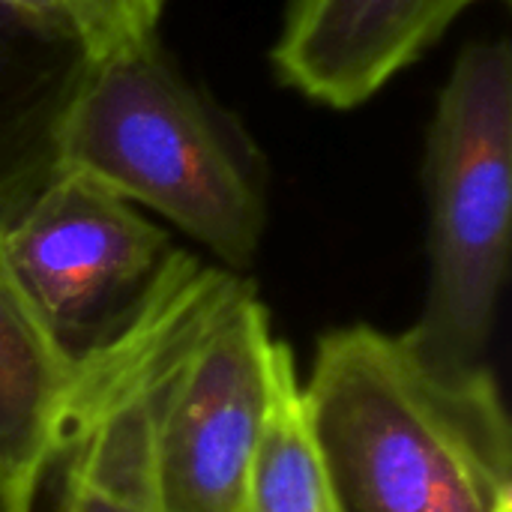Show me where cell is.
Masks as SVG:
<instances>
[{"mask_svg": "<svg viewBox=\"0 0 512 512\" xmlns=\"http://www.w3.org/2000/svg\"><path fill=\"white\" fill-rule=\"evenodd\" d=\"M345 512H512V438L495 372L444 366L405 333L330 330L300 381Z\"/></svg>", "mask_w": 512, "mask_h": 512, "instance_id": "6da1fadb", "label": "cell"}, {"mask_svg": "<svg viewBox=\"0 0 512 512\" xmlns=\"http://www.w3.org/2000/svg\"><path fill=\"white\" fill-rule=\"evenodd\" d=\"M57 171L153 210L231 273H249L261 252L267 156L159 36L87 60L57 123Z\"/></svg>", "mask_w": 512, "mask_h": 512, "instance_id": "7a4b0ae2", "label": "cell"}, {"mask_svg": "<svg viewBox=\"0 0 512 512\" xmlns=\"http://www.w3.org/2000/svg\"><path fill=\"white\" fill-rule=\"evenodd\" d=\"M243 279L171 249L132 309L72 354L27 512H162V423L174 378Z\"/></svg>", "mask_w": 512, "mask_h": 512, "instance_id": "3957f363", "label": "cell"}, {"mask_svg": "<svg viewBox=\"0 0 512 512\" xmlns=\"http://www.w3.org/2000/svg\"><path fill=\"white\" fill-rule=\"evenodd\" d=\"M429 288L405 336L444 366H480L495 333L512 246V45H465L426 129Z\"/></svg>", "mask_w": 512, "mask_h": 512, "instance_id": "277c9868", "label": "cell"}, {"mask_svg": "<svg viewBox=\"0 0 512 512\" xmlns=\"http://www.w3.org/2000/svg\"><path fill=\"white\" fill-rule=\"evenodd\" d=\"M168 252L159 225L78 171H57L0 231L12 279L69 354L78 336L99 339L132 309Z\"/></svg>", "mask_w": 512, "mask_h": 512, "instance_id": "5b68a950", "label": "cell"}, {"mask_svg": "<svg viewBox=\"0 0 512 512\" xmlns=\"http://www.w3.org/2000/svg\"><path fill=\"white\" fill-rule=\"evenodd\" d=\"M279 339L249 279L186 354L162 423V512H240Z\"/></svg>", "mask_w": 512, "mask_h": 512, "instance_id": "8992f818", "label": "cell"}, {"mask_svg": "<svg viewBox=\"0 0 512 512\" xmlns=\"http://www.w3.org/2000/svg\"><path fill=\"white\" fill-rule=\"evenodd\" d=\"M477 3L483 0H288L270 63L282 87L351 111L426 57Z\"/></svg>", "mask_w": 512, "mask_h": 512, "instance_id": "52a82bcc", "label": "cell"}, {"mask_svg": "<svg viewBox=\"0 0 512 512\" xmlns=\"http://www.w3.org/2000/svg\"><path fill=\"white\" fill-rule=\"evenodd\" d=\"M87 60L78 39L0 9V231L57 174V123Z\"/></svg>", "mask_w": 512, "mask_h": 512, "instance_id": "ba28073f", "label": "cell"}, {"mask_svg": "<svg viewBox=\"0 0 512 512\" xmlns=\"http://www.w3.org/2000/svg\"><path fill=\"white\" fill-rule=\"evenodd\" d=\"M72 354L39 321L0 255V480L27 498L54 438Z\"/></svg>", "mask_w": 512, "mask_h": 512, "instance_id": "9c48e42d", "label": "cell"}, {"mask_svg": "<svg viewBox=\"0 0 512 512\" xmlns=\"http://www.w3.org/2000/svg\"><path fill=\"white\" fill-rule=\"evenodd\" d=\"M240 512H345L309 429L285 342L273 351L267 417Z\"/></svg>", "mask_w": 512, "mask_h": 512, "instance_id": "30bf717a", "label": "cell"}, {"mask_svg": "<svg viewBox=\"0 0 512 512\" xmlns=\"http://www.w3.org/2000/svg\"><path fill=\"white\" fill-rule=\"evenodd\" d=\"M168 0H69L87 57L156 39Z\"/></svg>", "mask_w": 512, "mask_h": 512, "instance_id": "8fae6325", "label": "cell"}, {"mask_svg": "<svg viewBox=\"0 0 512 512\" xmlns=\"http://www.w3.org/2000/svg\"><path fill=\"white\" fill-rule=\"evenodd\" d=\"M0 9L3 12H12V15L24 18L27 24L42 27L48 33H60V36L78 39L69 0H0Z\"/></svg>", "mask_w": 512, "mask_h": 512, "instance_id": "7c38bea8", "label": "cell"}, {"mask_svg": "<svg viewBox=\"0 0 512 512\" xmlns=\"http://www.w3.org/2000/svg\"><path fill=\"white\" fill-rule=\"evenodd\" d=\"M0 512H27V498L6 480H0Z\"/></svg>", "mask_w": 512, "mask_h": 512, "instance_id": "4fadbf2b", "label": "cell"}]
</instances>
